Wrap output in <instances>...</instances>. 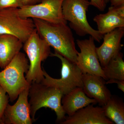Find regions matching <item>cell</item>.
<instances>
[{
  "label": "cell",
  "instance_id": "obj_1",
  "mask_svg": "<svg viewBox=\"0 0 124 124\" xmlns=\"http://www.w3.org/2000/svg\"><path fill=\"white\" fill-rule=\"evenodd\" d=\"M41 38L64 57L76 63L78 51L70 28L65 23L55 24L33 18Z\"/></svg>",
  "mask_w": 124,
  "mask_h": 124
},
{
  "label": "cell",
  "instance_id": "obj_2",
  "mask_svg": "<svg viewBox=\"0 0 124 124\" xmlns=\"http://www.w3.org/2000/svg\"><path fill=\"white\" fill-rule=\"evenodd\" d=\"M29 67V60L26 55L19 52L0 72V85L11 102L16 100L22 91L30 88L31 84L24 76Z\"/></svg>",
  "mask_w": 124,
  "mask_h": 124
},
{
  "label": "cell",
  "instance_id": "obj_3",
  "mask_svg": "<svg viewBox=\"0 0 124 124\" xmlns=\"http://www.w3.org/2000/svg\"><path fill=\"white\" fill-rule=\"evenodd\" d=\"M63 94L58 89L43 84L32 83L29 89V102L30 114L33 121H36L35 116L38 110L42 108H48L54 111L57 116L56 121L61 123L66 118L62 104Z\"/></svg>",
  "mask_w": 124,
  "mask_h": 124
},
{
  "label": "cell",
  "instance_id": "obj_4",
  "mask_svg": "<svg viewBox=\"0 0 124 124\" xmlns=\"http://www.w3.org/2000/svg\"><path fill=\"white\" fill-rule=\"evenodd\" d=\"M91 5L88 0H63L62 12L63 17L69 22L71 28L78 35L91 36L94 40L100 42L103 36L97 30L94 29L89 24L86 13Z\"/></svg>",
  "mask_w": 124,
  "mask_h": 124
},
{
  "label": "cell",
  "instance_id": "obj_5",
  "mask_svg": "<svg viewBox=\"0 0 124 124\" xmlns=\"http://www.w3.org/2000/svg\"><path fill=\"white\" fill-rule=\"evenodd\" d=\"M23 44V50L29 62L26 79L31 84L40 83L44 78L41 62L50 56V46L41 38L36 29Z\"/></svg>",
  "mask_w": 124,
  "mask_h": 124
},
{
  "label": "cell",
  "instance_id": "obj_6",
  "mask_svg": "<svg viewBox=\"0 0 124 124\" xmlns=\"http://www.w3.org/2000/svg\"><path fill=\"white\" fill-rule=\"evenodd\" d=\"M50 56L58 58L62 63L61 78L55 79L49 75L43 69L44 78L41 83L53 86L60 90L63 95L66 94L77 87H83V73L77 64L54 51Z\"/></svg>",
  "mask_w": 124,
  "mask_h": 124
},
{
  "label": "cell",
  "instance_id": "obj_7",
  "mask_svg": "<svg viewBox=\"0 0 124 124\" xmlns=\"http://www.w3.org/2000/svg\"><path fill=\"white\" fill-rule=\"evenodd\" d=\"M18 8L0 10V34L14 36L24 43L35 29L33 19L22 17Z\"/></svg>",
  "mask_w": 124,
  "mask_h": 124
},
{
  "label": "cell",
  "instance_id": "obj_8",
  "mask_svg": "<svg viewBox=\"0 0 124 124\" xmlns=\"http://www.w3.org/2000/svg\"><path fill=\"white\" fill-rule=\"evenodd\" d=\"M63 1L41 0L38 4L18 8V12L23 18L38 19L55 24H67L62 12Z\"/></svg>",
  "mask_w": 124,
  "mask_h": 124
},
{
  "label": "cell",
  "instance_id": "obj_9",
  "mask_svg": "<svg viewBox=\"0 0 124 124\" xmlns=\"http://www.w3.org/2000/svg\"><path fill=\"white\" fill-rule=\"evenodd\" d=\"M80 51L77 54L76 64L83 73L101 77L106 80L96 51L94 40L90 36L88 39L77 40Z\"/></svg>",
  "mask_w": 124,
  "mask_h": 124
},
{
  "label": "cell",
  "instance_id": "obj_10",
  "mask_svg": "<svg viewBox=\"0 0 124 124\" xmlns=\"http://www.w3.org/2000/svg\"><path fill=\"white\" fill-rule=\"evenodd\" d=\"M29 88L19 94L14 105L8 103L5 110L2 124H31L33 122L30 114L28 101Z\"/></svg>",
  "mask_w": 124,
  "mask_h": 124
},
{
  "label": "cell",
  "instance_id": "obj_11",
  "mask_svg": "<svg viewBox=\"0 0 124 124\" xmlns=\"http://www.w3.org/2000/svg\"><path fill=\"white\" fill-rule=\"evenodd\" d=\"M124 35V28H119L104 34L103 42L96 51L100 65L104 67L110 60L121 52V40Z\"/></svg>",
  "mask_w": 124,
  "mask_h": 124
},
{
  "label": "cell",
  "instance_id": "obj_12",
  "mask_svg": "<svg viewBox=\"0 0 124 124\" xmlns=\"http://www.w3.org/2000/svg\"><path fill=\"white\" fill-rule=\"evenodd\" d=\"M82 80V89L88 97L95 99L102 106L107 103L112 94L106 85V80L99 76L83 73Z\"/></svg>",
  "mask_w": 124,
  "mask_h": 124
},
{
  "label": "cell",
  "instance_id": "obj_13",
  "mask_svg": "<svg viewBox=\"0 0 124 124\" xmlns=\"http://www.w3.org/2000/svg\"><path fill=\"white\" fill-rule=\"evenodd\" d=\"M90 104L77 111L74 115L66 117L62 124H113L104 115L102 107Z\"/></svg>",
  "mask_w": 124,
  "mask_h": 124
},
{
  "label": "cell",
  "instance_id": "obj_14",
  "mask_svg": "<svg viewBox=\"0 0 124 124\" xmlns=\"http://www.w3.org/2000/svg\"><path fill=\"white\" fill-rule=\"evenodd\" d=\"M93 21L97 31L103 36L116 28H124V5L111 6L106 13L95 16Z\"/></svg>",
  "mask_w": 124,
  "mask_h": 124
},
{
  "label": "cell",
  "instance_id": "obj_15",
  "mask_svg": "<svg viewBox=\"0 0 124 124\" xmlns=\"http://www.w3.org/2000/svg\"><path fill=\"white\" fill-rule=\"evenodd\" d=\"M61 102L63 110L68 116L89 104L97 103L95 99L89 98L85 94L82 88L79 87L63 95Z\"/></svg>",
  "mask_w": 124,
  "mask_h": 124
},
{
  "label": "cell",
  "instance_id": "obj_16",
  "mask_svg": "<svg viewBox=\"0 0 124 124\" xmlns=\"http://www.w3.org/2000/svg\"><path fill=\"white\" fill-rule=\"evenodd\" d=\"M23 42L14 36L0 34V68L8 65L23 47Z\"/></svg>",
  "mask_w": 124,
  "mask_h": 124
},
{
  "label": "cell",
  "instance_id": "obj_17",
  "mask_svg": "<svg viewBox=\"0 0 124 124\" xmlns=\"http://www.w3.org/2000/svg\"><path fill=\"white\" fill-rule=\"evenodd\" d=\"M102 107L105 116L112 122L124 124V103L122 98L112 95L108 101Z\"/></svg>",
  "mask_w": 124,
  "mask_h": 124
},
{
  "label": "cell",
  "instance_id": "obj_18",
  "mask_svg": "<svg viewBox=\"0 0 124 124\" xmlns=\"http://www.w3.org/2000/svg\"><path fill=\"white\" fill-rule=\"evenodd\" d=\"M106 80L110 79L124 80L123 54L120 52L112 58L106 66L102 68Z\"/></svg>",
  "mask_w": 124,
  "mask_h": 124
},
{
  "label": "cell",
  "instance_id": "obj_19",
  "mask_svg": "<svg viewBox=\"0 0 124 124\" xmlns=\"http://www.w3.org/2000/svg\"><path fill=\"white\" fill-rule=\"evenodd\" d=\"M9 101V98L8 95L0 85V124H2L5 110Z\"/></svg>",
  "mask_w": 124,
  "mask_h": 124
},
{
  "label": "cell",
  "instance_id": "obj_20",
  "mask_svg": "<svg viewBox=\"0 0 124 124\" xmlns=\"http://www.w3.org/2000/svg\"><path fill=\"white\" fill-rule=\"evenodd\" d=\"M23 6L21 0H0V10L8 8H19Z\"/></svg>",
  "mask_w": 124,
  "mask_h": 124
},
{
  "label": "cell",
  "instance_id": "obj_21",
  "mask_svg": "<svg viewBox=\"0 0 124 124\" xmlns=\"http://www.w3.org/2000/svg\"><path fill=\"white\" fill-rule=\"evenodd\" d=\"M91 5L96 7L100 11H103L106 8L107 5L105 4L102 0H90Z\"/></svg>",
  "mask_w": 124,
  "mask_h": 124
},
{
  "label": "cell",
  "instance_id": "obj_22",
  "mask_svg": "<svg viewBox=\"0 0 124 124\" xmlns=\"http://www.w3.org/2000/svg\"><path fill=\"white\" fill-rule=\"evenodd\" d=\"M116 84L118 88L123 92H124V80L110 79L106 82V84Z\"/></svg>",
  "mask_w": 124,
  "mask_h": 124
},
{
  "label": "cell",
  "instance_id": "obj_23",
  "mask_svg": "<svg viewBox=\"0 0 124 124\" xmlns=\"http://www.w3.org/2000/svg\"><path fill=\"white\" fill-rule=\"evenodd\" d=\"M41 0H21L23 6L31 5L38 4L41 2Z\"/></svg>",
  "mask_w": 124,
  "mask_h": 124
},
{
  "label": "cell",
  "instance_id": "obj_24",
  "mask_svg": "<svg viewBox=\"0 0 124 124\" xmlns=\"http://www.w3.org/2000/svg\"><path fill=\"white\" fill-rule=\"evenodd\" d=\"M112 6H117L124 5V0H109Z\"/></svg>",
  "mask_w": 124,
  "mask_h": 124
},
{
  "label": "cell",
  "instance_id": "obj_25",
  "mask_svg": "<svg viewBox=\"0 0 124 124\" xmlns=\"http://www.w3.org/2000/svg\"><path fill=\"white\" fill-rule=\"evenodd\" d=\"M105 4L107 5V4L109 2V0H102Z\"/></svg>",
  "mask_w": 124,
  "mask_h": 124
}]
</instances>
